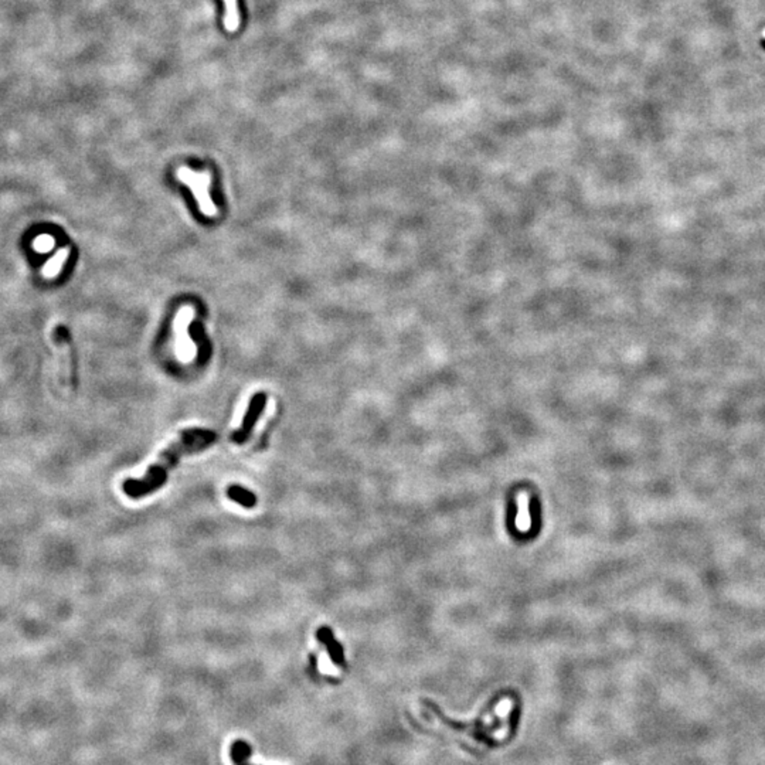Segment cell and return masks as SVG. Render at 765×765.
I'll return each mask as SVG.
<instances>
[{
	"label": "cell",
	"instance_id": "cell-5",
	"mask_svg": "<svg viewBox=\"0 0 765 765\" xmlns=\"http://www.w3.org/2000/svg\"><path fill=\"white\" fill-rule=\"evenodd\" d=\"M316 638L325 645L332 662L337 666H345V652L342 645L335 640L333 631L328 627H320L316 631Z\"/></svg>",
	"mask_w": 765,
	"mask_h": 765
},
{
	"label": "cell",
	"instance_id": "cell-4",
	"mask_svg": "<svg viewBox=\"0 0 765 765\" xmlns=\"http://www.w3.org/2000/svg\"><path fill=\"white\" fill-rule=\"evenodd\" d=\"M265 404H267V394H265V393H257V394L251 398V401H250V404H248V408H247V413H245V415H244V420H242L241 427H240L238 430H235V431L233 432V435H231L233 442L241 445V444H244V442L250 438V435H251V432H252V428H254V425H255L258 417L262 414V411H264V408H265Z\"/></svg>",
	"mask_w": 765,
	"mask_h": 765
},
{
	"label": "cell",
	"instance_id": "cell-10",
	"mask_svg": "<svg viewBox=\"0 0 765 765\" xmlns=\"http://www.w3.org/2000/svg\"><path fill=\"white\" fill-rule=\"evenodd\" d=\"M518 503H519V515H518V519H520L523 516V523H520L518 527L519 530H526L529 529L530 526V522H529V513H527V496L525 493H520L519 498H518ZM516 519V520H518Z\"/></svg>",
	"mask_w": 765,
	"mask_h": 765
},
{
	"label": "cell",
	"instance_id": "cell-3",
	"mask_svg": "<svg viewBox=\"0 0 765 765\" xmlns=\"http://www.w3.org/2000/svg\"><path fill=\"white\" fill-rule=\"evenodd\" d=\"M194 311L191 308H183L179 311L174 328H176V353L183 362H190L196 356V346L189 339L187 326L193 319Z\"/></svg>",
	"mask_w": 765,
	"mask_h": 765
},
{
	"label": "cell",
	"instance_id": "cell-1",
	"mask_svg": "<svg viewBox=\"0 0 765 765\" xmlns=\"http://www.w3.org/2000/svg\"><path fill=\"white\" fill-rule=\"evenodd\" d=\"M217 441V434L204 428H189L179 434V437L162 451L159 459L143 474L142 478L126 479L122 482V492L133 499L139 501L159 491L167 481L170 469H173L182 457L207 449Z\"/></svg>",
	"mask_w": 765,
	"mask_h": 765
},
{
	"label": "cell",
	"instance_id": "cell-11",
	"mask_svg": "<svg viewBox=\"0 0 765 765\" xmlns=\"http://www.w3.org/2000/svg\"><path fill=\"white\" fill-rule=\"evenodd\" d=\"M763 34H764V37H765V30H764V33H763Z\"/></svg>",
	"mask_w": 765,
	"mask_h": 765
},
{
	"label": "cell",
	"instance_id": "cell-6",
	"mask_svg": "<svg viewBox=\"0 0 765 765\" xmlns=\"http://www.w3.org/2000/svg\"><path fill=\"white\" fill-rule=\"evenodd\" d=\"M69 254H71V248H69V247H62V248H60V250L50 258V261L43 267V269H41L43 277H44V278H48V279L55 278V277L61 272V269H62L65 261L68 259Z\"/></svg>",
	"mask_w": 765,
	"mask_h": 765
},
{
	"label": "cell",
	"instance_id": "cell-2",
	"mask_svg": "<svg viewBox=\"0 0 765 765\" xmlns=\"http://www.w3.org/2000/svg\"><path fill=\"white\" fill-rule=\"evenodd\" d=\"M177 177L186 183L191 191L194 193L197 203L200 206V210L213 217L217 214V207L213 204L210 196H208V184H210V176L207 173H197L190 170L189 167H179Z\"/></svg>",
	"mask_w": 765,
	"mask_h": 765
},
{
	"label": "cell",
	"instance_id": "cell-9",
	"mask_svg": "<svg viewBox=\"0 0 765 765\" xmlns=\"http://www.w3.org/2000/svg\"><path fill=\"white\" fill-rule=\"evenodd\" d=\"M252 754V749L248 743L244 740H235L231 744L230 757L234 765H252L250 763V757Z\"/></svg>",
	"mask_w": 765,
	"mask_h": 765
},
{
	"label": "cell",
	"instance_id": "cell-8",
	"mask_svg": "<svg viewBox=\"0 0 765 765\" xmlns=\"http://www.w3.org/2000/svg\"><path fill=\"white\" fill-rule=\"evenodd\" d=\"M227 496L233 502H235V503H238V505H241L242 508H247V509H251V508H254L257 505L255 493L245 489V488H242V486H240V485H230L227 488Z\"/></svg>",
	"mask_w": 765,
	"mask_h": 765
},
{
	"label": "cell",
	"instance_id": "cell-7",
	"mask_svg": "<svg viewBox=\"0 0 765 765\" xmlns=\"http://www.w3.org/2000/svg\"><path fill=\"white\" fill-rule=\"evenodd\" d=\"M223 3H224V16H223L224 28L228 33H235L241 24L238 3L237 0H223Z\"/></svg>",
	"mask_w": 765,
	"mask_h": 765
}]
</instances>
